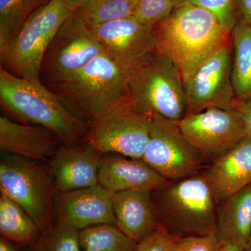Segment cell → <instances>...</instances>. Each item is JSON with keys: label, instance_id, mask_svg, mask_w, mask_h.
<instances>
[{"label": "cell", "instance_id": "10", "mask_svg": "<svg viewBox=\"0 0 251 251\" xmlns=\"http://www.w3.org/2000/svg\"><path fill=\"white\" fill-rule=\"evenodd\" d=\"M150 117V140L143 161L171 181L201 173L206 161L185 138L178 122L158 115Z\"/></svg>", "mask_w": 251, "mask_h": 251}, {"label": "cell", "instance_id": "30", "mask_svg": "<svg viewBox=\"0 0 251 251\" xmlns=\"http://www.w3.org/2000/svg\"><path fill=\"white\" fill-rule=\"evenodd\" d=\"M175 238L160 225L154 232L138 243L135 251H170Z\"/></svg>", "mask_w": 251, "mask_h": 251}, {"label": "cell", "instance_id": "35", "mask_svg": "<svg viewBox=\"0 0 251 251\" xmlns=\"http://www.w3.org/2000/svg\"><path fill=\"white\" fill-rule=\"evenodd\" d=\"M73 1H74L75 6H76L77 9V8L80 7L82 4H85V3L87 2V1H90V0H73Z\"/></svg>", "mask_w": 251, "mask_h": 251}, {"label": "cell", "instance_id": "19", "mask_svg": "<svg viewBox=\"0 0 251 251\" xmlns=\"http://www.w3.org/2000/svg\"><path fill=\"white\" fill-rule=\"evenodd\" d=\"M152 192L129 191L112 194L115 226L137 244L160 226Z\"/></svg>", "mask_w": 251, "mask_h": 251}, {"label": "cell", "instance_id": "5", "mask_svg": "<svg viewBox=\"0 0 251 251\" xmlns=\"http://www.w3.org/2000/svg\"><path fill=\"white\" fill-rule=\"evenodd\" d=\"M51 90L90 125L129 98L126 73L105 51L69 80Z\"/></svg>", "mask_w": 251, "mask_h": 251}, {"label": "cell", "instance_id": "31", "mask_svg": "<svg viewBox=\"0 0 251 251\" xmlns=\"http://www.w3.org/2000/svg\"><path fill=\"white\" fill-rule=\"evenodd\" d=\"M232 108L242 115L247 126L248 135L251 137V97L236 99Z\"/></svg>", "mask_w": 251, "mask_h": 251}, {"label": "cell", "instance_id": "36", "mask_svg": "<svg viewBox=\"0 0 251 251\" xmlns=\"http://www.w3.org/2000/svg\"><path fill=\"white\" fill-rule=\"evenodd\" d=\"M244 251H251V234L250 237L248 239L247 244H246L245 248L244 249Z\"/></svg>", "mask_w": 251, "mask_h": 251}, {"label": "cell", "instance_id": "16", "mask_svg": "<svg viewBox=\"0 0 251 251\" xmlns=\"http://www.w3.org/2000/svg\"><path fill=\"white\" fill-rule=\"evenodd\" d=\"M98 179L99 184L112 194L129 191H154L171 182L143 159L117 154L103 155Z\"/></svg>", "mask_w": 251, "mask_h": 251}, {"label": "cell", "instance_id": "24", "mask_svg": "<svg viewBox=\"0 0 251 251\" xmlns=\"http://www.w3.org/2000/svg\"><path fill=\"white\" fill-rule=\"evenodd\" d=\"M80 244L82 251H135L138 245L114 224L97 225L82 229Z\"/></svg>", "mask_w": 251, "mask_h": 251}, {"label": "cell", "instance_id": "25", "mask_svg": "<svg viewBox=\"0 0 251 251\" xmlns=\"http://www.w3.org/2000/svg\"><path fill=\"white\" fill-rule=\"evenodd\" d=\"M140 0H90L75 11L87 25L102 24L131 17Z\"/></svg>", "mask_w": 251, "mask_h": 251}, {"label": "cell", "instance_id": "29", "mask_svg": "<svg viewBox=\"0 0 251 251\" xmlns=\"http://www.w3.org/2000/svg\"><path fill=\"white\" fill-rule=\"evenodd\" d=\"M223 243L218 235L188 236L175 238L170 251H219Z\"/></svg>", "mask_w": 251, "mask_h": 251}, {"label": "cell", "instance_id": "22", "mask_svg": "<svg viewBox=\"0 0 251 251\" xmlns=\"http://www.w3.org/2000/svg\"><path fill=\"white\" fill-rule=\"evenodd\" d=\"M40 229L21 206L5 195L0 196L1 236L18 245L29 246Z\"/></svg>", "mask_w": 251, "mask_h": 251}, {"label": "cell", "instance_id": "11", "mask_svg": "<svg viewBox=\"0 0 251 251\" xmlns=\"http://www.w3.org/2000/svg\"><path fill=\"white\" fill-rule=\"evenodd\" d=\"M178 125L185 138L210 163L248 135L244 119L234 108H212L189 114Z\"/></svg>", "mask_w": 251, "mask_h": 251}, {"label": "cell", "instance_id": "8", "mask_svg": "<svg viewBox=\"0 0 251 251\" xmlns=\"http://www.w3.org/2000/svg\"><path fill=\"white\" fill-rule=\"evenodd\" d=\"M151 117L128 98L88 125L84 142L103 154L143 159L150 140Z\"/></svg>", "mask_w": 251, "mask_h": 251}, {"label": "cell", "instance_id": "28", "mask_svg": "<svg viewBox=\"0 0 251 251\" xmlns=\"http://www.w3.org/2000/svg\"><path fill=\"white\" fill-rule=\"evenodd\" d=\"M177 0H140L131 17L147 25L156 26L176 8Z\"/></svg>", "mask_w": 251, "mask_h": 251}, {"label": "cell", "instance_id": "17", "mask_svg": "<svg viewBox=\"0 0 251 251\" xmlns=\"http://www.w3.org/2000/svg\"><path fill=\"white\" fill-rule=\"evenodd\" d=\"M216 202L251 184V137L247 135L228 152L202 171Z\"/></svg>", "mask_w": 251, "mask_h": 251}, {"label": "cell", "instance_id": "21", "mask_svg": "<svg viewBox=\"0 0 251 251\" xmlns=\"http://www.w3.org/2000/svg\"><path fill=\"white\" fill-rule=\"evenodd\" d=\"M231 78L236 98L251 97V26L238 21L231 33Z\"/></svg>", "mask_w": 251, "mask_h": 251}, {"label": "cell", "instance_id": "4", "mask_svg": "<svg viewBox=\"0 0 251 251\" xmlns=\"http://www.w3.org/2000/svg\"><path fill=\"white\" fill-rule=\"evenodd\" d=\"M128 97L138 111L179 122L187 114L179 69L159 48L126 71Z\"/></svg>", "mask_w": 251, "mask_h": 251}, {"label": "cell", "instance_id": "18", "mask_svg": "<svg viewBox=\"0 0 251 251\" xmlns=\"http://www.w3.org/2000/svg\"><path fill=\"white\" fill-rule=\"evenodd\" d=\"M59 143L57 137L44 127L0 117L1 153L41 162L50 158Z\"/></svg>", "mask_w": 251, "mask_h": 251}, {"label": "cell", "instance_id": "13", "mask_svg": "<svg viewBox=\"0 0 251 251\" xmlns=\"http://www.w3.org/2000/svg\"><path fill=\"white\" fill-rule=\"evenodd\" d=\"M103 50L126 71L158 48L156 26L129 17L90 25Z\"/></svg>", "mask_w": 251, "mask_h": 251}, {"label": "cell", "instance_id": "1", "mask_svg": "<svg viewBox=\"0 0 251 251\" xmlns=\"http://www.w3.org/2000/svg\"><path fill=\"white\" fill-rule=\"evenodd\" d=\"M0 103L10 115L24 124L40 126L62 143H80L88 125L71 111L41 79L16 76L1 67Z\"/></svg>", "mask_w": 251, "mask_h": 251}, {"label": "cell", "instance_id": "2", "mask_svg": "<svg viewBox=\"0 0 251 251\" xmlns=\"http://www.w3.org/2000/svg\"><path fill=\"white\" fill-rule=\"evenodd\" d=\"M158 48L175 63L186 80L220 48L231 42V34L214 14L184 4L156 25Z\"/></svg>", "mask_w": 251, "mask_h": 251}, {"label": "cell", "instance_id": "27", "mask_svg": "<svg viewBox=\"0 0 251 251\" xmlns=\"http://www.w3.org/2000/svg\"><path fill=\"white\" fill-rule=\"evenodd\" d=\"M184 4L195 5L214 14L227 33L231 34L238 21L235 0H177L176 7Z\"/></svg>", "mask_w": 251, "mask_h": 251}, {"label": "cell", "instance_id": "12", "mask_svg": "<svg viewBox=\"0 0 251 251\" xmlns=\"http://www.w3.org/2000/svg\"><path fill=\"white\" fill-rule=\"evenodd\" d=\"M232 44L211 54L184 82L187 114L232 108L236 95L231 78Z\"/></svg>", "mask_w": 251, "mask_h": 251}, {"label": "cell", "instance_id": "37", "mask_svg": "<svg viewBox=\"0 0 251 251\" xmlns=\"http://www.w3.org/2000/svg\"><path fill=\"white\" fill-rule=\"evenodd\" d=\"M223 248V247H222ZM219 251H223L222 249H221V250H219Z\"/></svg>", "mask_w": 251, "mask_h": 251}, {"label": "cell", "instance_id": "20", "mask_svg": "<svg viewBox=\"0 0 251 251\" xmlns=\"http://www.w3.org/2000/svg\"><path fill=\"white\" fill-rule=\"evenodd\" d=\"M218 236L244 250L251 234V184L217 204Z\"/></svg>", "mask_w": 251, "mask_h": 251}, {"label": "cell", "instance_id": "34", "mask_svg": "<svg viewBox=\"0 0 251 251\" xmlns=\"http://www.w3.org/2000/svg\"><path fill=\"white\" fill-rule=\"evenodd\" d=\"M223 251H244L242 249L233 247V246L227 245V244H224L222 248Z\"/></svg>", "mask_w": 251, "mask_h": 251}, {"label": "cell", "instance_id": "9", "mask_svg": "<svg viewBox=\"0 0 251 251\" xmlns=\"http://www.w3.org/2000/svg\"><path fill=\"white\" fill-rule=\"evenodd\" d=\"M103 51L88 25L74 13L46 50L41 75L51 87L57 85L74 76Z\"/></svg>", "mask_w": 251, "mask_h": 251}, {"label": "cell", "instance_id": "26", "mask_svg": "<svg viewBox=\"0 0 251 251\" xmlns=\"http://www.w3.org/2000/svg\"><path fill=\"white\" fill-rule=\"evenodd\" d=\"M80 231L61 221L38 234L28 246V251H82Z\"/></svg>", "mask_w": 251, "mask_h": 251}, {"label": "cell", "instance_id": "33", "mask_svg": "<svg viewBox=\"0 0 251 251\" xmlns=\"http://www.w3.org/2000/svg\"><path fill=\"white\" fill-rule=\"evenodd\" d=\"M0 251H22L16 243L2 236L0 237Z\"/></svg>", "mask_w": 251, "mask_h": 251}, {"label": "cell", "instance_id": "6", "mask_svg": "<svg viewBox=\"0 0 251 251\" xmlns=\"http://www.w3.org/2000/svg\"><path fill=\"white\" fill-rule=\"evenodd\" d=\"M75 11L73 0H50L31 15L0 53L1 67L16 76L40 79L46 50Z\"/></svg>", "mask_w": 251, "mask_h": 251}, {"label": "cell", "instance_id": "3", "mask_svg": "<svg viewBox=\"0 0 251 251\" xmlns=\"http://www.w3.org/2000/svg\"><path fill=\"white\" fill-rule=\"evenodd\" d=\"M152 199L160 225L172 235H218V203L202 172L153 191Z\"/></svg>", "mask_w": 251, "mask_h": 251}, {"label": "cell", "instance_id": "14", "mask_svg": "<svg viewBox=\"0 0 251 251\" xmlns=\"http://www.w3.org/2000/svg\"><path fill=\"white\" fill-rule=\"evenodd\" d=\"M62 144L48 166L57 192L98 185L99 167L104 154L85 142Z\"/></svg>", "mask_w": 251, "mask_h": 251}, {"label": "cell", "instance_id": "32", "mask_svg": "<svg viewBox=\"0 0 251 251\" xmlns=\"http://www.w3.org/2000/svg\"><path fill=\"white\" fill-rule=\"evenodd\" d=\"M238 21L251 26V0H235Z\"/></svg>", "mask_w": 251, "mask_h": 251}, {"label": "cell", "instance_id": "23", "mask_svg": "<svg viewBox=\"0 0 251 251\" xmlns=\"http://www.w3.org/2000/svg\"><path fill=\"white\" fill-rule=\"evenodd\" d=\"M50 0H0V53L29 17Z\"/></svg>", "mask_w": 251, "mask_h": 251}, {"label": "cell", "instance_id": "15", "mask_svg": "<svg viewBox=\"0 0 251 251\" xmlns=\"http://www.w3.org/2000/svg\"><path fill=\"white\" fill-rule=\"evenodd\" d=\"M54 219L79 230L102 224L115 225L112 193L100 185L67 192H57Z\"/></svg>", "mask_w": 251, "mask_h": 251}, {"label": "cell", "instance_id": "7", "mask_svg": "<svg viewBox=\"0 0 251 251\" xmlns=\"http://www.w3.org/2000/svg\"><path fill=\"white\" fill-rule=\"evenodd\" d=\"M0 191L21 206L41 232L54 224L57 191L48 166L39 161L3 153Z\"/></svg>", "mask_w": 251, "mask_h": 251}]
</instances>
